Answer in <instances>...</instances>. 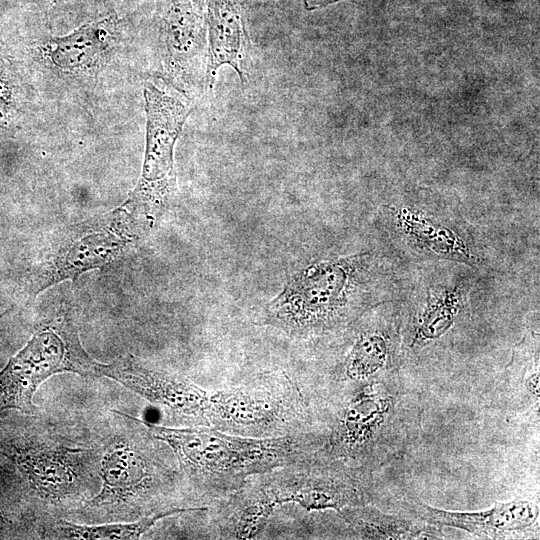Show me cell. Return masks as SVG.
<instances>
[{"label": "cell", "mask_w": 540, "mask_h": 540, "mask_svg": "<svg viewBox=\"0 0 540 540\" xmlns=\"http://www.w3.org/2000/svg\"><path fill=\"white\" fill-rule=\"evenodd\" d=\"M165 441L198 485L214 494L240 489L245 480L288 466L315 452L320 438L302 434L249 437L216 428H169L142 422Z\"/></svg>", "instance_id": "6da1fadb"}, {"label": "cell", "mask_w": 540, "mask_h": 540, "mask_svg": "<svg viewBox=\"0 0 540 540\" xmlns=\"http://www.w3.org/2000/svg\"><path fill=\"white\" fill-rule=\"evenodd\" d=\"M416 400L398 373L350 385L318 451L371 472L400 455L416 434Z\"/></svg>", "instance_id": "7a4b0ae2"}, {"label": "cell", "mask_w": 540, "mask_h": 540, "mask_svg": "<svg viewBox=\"0 0 540 540\" xmlns=\"http://www.w3.org/2000/svg\"><path fill=\"white\" fill-rule=\"evenodd\" d=\"M369 256L355 255L312 264L293 275L267 307L269 324L293 332H327L362 316Z\"/></svg>", "instance_id": "3957f363"}, {"label": "cell", "mask_w": 540, "mask_h": 540, "mask_svg": "<svg viewBox=\"0 0 540 540\" xmlns=\"http://www.w3.org/2000/svg\"><path fill=\"white\" fill-rule=\"evenodd\" d=\"M100 366L82 347L67 314L51 318L0 372V411L14 408L31 413L33 394L48 377L64 371L99 376Z\"/></svg>", "instance_id": "277c9868"}, {"label": "cell", "mask_w": 540, "mask_h": 540, "mask_svg": "<svg viewBox=\"0 0 540 540\" xmlns=\"http://www.w3.org/2000/svg\"><path fill=\"white\" fill-rule=\"evenodd\" d=\"M370 473L316 450L293 464L268 472L262 486L276 505L292 502L307 510L340 512L373 501Z\"/></svg>", "instance_id": "5b68a950"}, {"label": "cell", "mask_w": 540, "mask_h": 540, "mask_svg": "<svg viewBox=\"0 0 540 540\" xmlns=\"http://www.w3.org/2000/svg\"><path fill=\"white\" fill-rule=\"evenodd\" d=\"M146 146L142 173L123 206L134 216L164 209L176 188L174 147L192 108L152 83L144 87Z\"/></svg>", "instance_id": "8992f818"}, {"label": "cell", "mask_w": 540, "mask_h": 540, "mask_svg": "<svg viewBox=\"0 0 540 540\" xmlns=\"http://www.w3.org/2000/svg\"><path fill=\"white\" fill-rule=\"evenodd\" d=\"M136 218L122 205L63 232L36 272L34 293L114 261L133 242Z\"/></svg>", "instance_id": "52a82bcc"}, {"label": "cell", "mask_w": 540, "mask_h": 540, "mask_svg": "<svg viewBox=\"0 0 540 540\" xmlns=\"http://www.w3.org/2000/svg\"><path fill=\"white\" fill-rule=\"evenodd\" d=\"M302 408V397L291 381L272 380L210 392L207 424L242 436H282Z\"/></svg>", "instance_id": "ba28073f"}, {"label": "cell", "mask_w": 540, "mask_h": 540, "mask_svg": "<svg viewBox=\"0 0 540 540\" xmlns=\"http://www.w3.org/2000/svg\"><path fill=\"white\" fill-rule=\"evenodd\" d=\"M411 516L443 528L453 527L485 539L520 538L535 528L539 506L534 501L515 499L472 512L449 511L419 501L402 504Z\"/></svg>", "instance_id": "9c48e42d"}, {"label": "cell", "mask_w": 540, "mask_h": 540, "mask_svg": "<svg viewBox=\"0 0 540 540\" xmlns=\"http://www.w3.org/2000/svg\"><path fill=\"white\" fill-rule=\"evenodd\" d=\"M402 360L398 313L382 305L358 330L342 363V379L350 385L381 379L398 373Z\"/></svg>", "instance_id": "30bf717a"}, {"label": "cell", "mask_w": 540, "mask_h": 540, "mask_svg": "<svg viewBox=\"0 0 540 540\" xmlns=\"http://www.w3.org/2000/svg\"><path fill=\"white\" fill-rule=\"evenodd\" d=\"M99 376L116 380L147 400L168 408L183 418L207 423L210 392L194 383L152 371L132 356L102 364Z\"/></svg>", "instance_id": "8fae6325"}, {"label": "cell", "mask_w": 540, "mask_h": 540, "mask_svg": "<svg viewBox=\"0 0 540 540\" xmlns=\"http://www.w3.org/2000/svg\"><path fill=\"white\" fill-rule=\"evenodd\" d=\"M467 297L459 287L430 289L425 302L404 316L398 313L402 358L439 345L464 317Z\"/></svg>", "instance_id": "7c38bea8"}, {"label": "cell", "mask_w": 540, "mask_h": 540, "mask_svg": "<svg viewBox=\"0 0 540 540\" xmlns=\"http://www.w3.org/2000/svg\"><path fill=\"white\" fill-rule=\"evenodd\" d=\"M209 53L207 81L214 84L217 70L231 66L247 81L250 41L239 0H207Z\"/></svg>", "instance_id": "4fadbf2b"}, {"label": "cell", "mask_w": 540, "mask_h": 540, "mask_svg": "<svg viewBox=\"0 0 540 540\" xmlns=\"http://www.w3.org/2000/svg\"><path fill=\"white\" fill-rule=\"evenodd\" d=\"M393 220L404 241L425 255L463 263L475 261L471 245L440 217L403 208L394 212Z\"/></svg>", "instance_id": "5bb4252c"}, {"label": "cell", "mask_w": 540, "mask_h": 540, "mask_svg": "<svg viewBox=\"0 0 540 540\" xmlns=\"http://www.w3.org/2000/svg\"><path fill=\"white\" fill-rule=\"evenodd\" d=\"M339 513L361 539H446L440 527L411 515L382 512L370 503L345 508Z\"/></svg>", "instance_id": "9a60e30c"}, {"label": "cell", "mask_w": 540, "mask_h": 540, "mask_svg": "<svg viewBox=\"0 0 540 540\" xmlns=\"http://www.w3.org/2000/svg\"><path fill=\"white\" fill-rule=\"evenodd\" d=\"M113 28L112 17L85 23L65 36L52 38L48 44V57L61 70L90 68L109 48Z\"/></svg>", "instance_id": "2e32d148"}, {"label": "cell", "mask_w": 540, "mask_h": 540, "mask_svg": "<svg viewBox=\"0 0 540 540\" xmlns=\"http://www.w3.org/2000/svg\"><path fill=\"white\" fill-rule=\"evenodd\" d=\"M234 507L227 523L225 535L230 539H253L267 524L277 506L262 484L258 488L235 491Z\"/></svg>", "instance_id": "e0dca14e"}, {"label": "cell", "mask_w": 540, "mask_h": 540, "mask_svg": "<svg viewBox=\"0 0 540 540\" xmlns=\"http://www.w3.org/2000/svg\"><path fill=\"white\" fill-rule=\"evenodd\" d=\"M200 510V508H172L161 510L139 521L132 523H116L101 526L77 525L69 522H59L56 526L57 535L65 539H138L150 529L159 519L179 512Z\"/></svg>", "instance_id": "ac0fdd59"}, {"label": "cell", "mask_w": 540, "mask_h": 540, "mask_svg": "<svg viewBox=\"0 0 540 540\" xmlns=\"http://www.w3.org/2000/svg\"><path fill=\"white\" fill-rule=\"evenodd\" d=\"M167 42L171 56H189L199 48L201 26L192 0H173L167 15Z\"/></svg>", "instance_id": "d6986e66"}, {"label": "cell", "mask_w": 540, "mask_h": 540, "mask_svg": "<svg viewBox=\"0 0 540 540\" xmlns=\"http://www.w3.org/2000/svg\"><path fill=\"white\" fill-rule=\"evenodd\" d=\"M15 98L12 83L0 74V132L4 131L14 116Z\"/></svg>", "instance_id": "ffe728a7"}, {"label": "cell", "mask_w": 540, "mask_h": 540, "mask_svg": "<svg viewBox=\"0 0 540 540\" xmlns=\"http://www.w3.org/2000/svg\"><path fill=\"white\" fill-rule=\"evenodd\" d=\"M338 1H341V0H303L304 7L307 10L319 9L327 5L336 3Z\"/></svg>", "instance_id": "44dd1931"}]
</instances>
